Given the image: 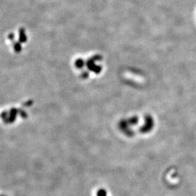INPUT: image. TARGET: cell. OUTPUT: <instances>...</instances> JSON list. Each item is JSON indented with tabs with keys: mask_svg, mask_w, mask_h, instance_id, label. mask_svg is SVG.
I'll return each instance as SVG.
<instances>
[]
</instances>
